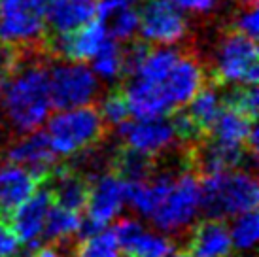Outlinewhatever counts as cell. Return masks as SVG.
<instances>
[{
    "label": "cell",
    "instance_id": "cell-1",
    "mask_svg": "<svg viewBox=\"0 0 259 257\" xmlns=\"http://www.w3.org/2000/svg\"><path fill=\"white\" fill-rule=\"evenodd\" d=\"M125 70L133 76L123 93L133 117L166 115L186 106L204 85L201 63L174 46L133 44L125 50Z\"/></svg>",
    "mask_w": 259,
    "mask_h": 257
},
{
    "label": "cell",
    "instance_id": "cell-2",
    "mask_svg": "<svg viewBox=\"0 0 259 257\" xmlns=\"http://www.w3.org/2000/svg\"><path fill=\"white\" fill-rule=\"evenodd\" d=\"M127 204L157 231L178 235L202 212L201 180L193 172H163L127 182Z\"/></svg>",
    "mask_w": 259,
    "mask_h": 257
},
{
    "label": "cell",
    "instance_id": "cell-3",
    "mask_svg": "<svg viewBox=\"0 0 259 257\" xmlns=\"http://www.w3.org/2000/svg\"><path fill=\"white\" fill-rule=\"evenodd\" d=\"M0 110L17 133L40 131L51 115L50 70L40 63L17 64L0 83Z\"/></svg>",
    "mask_w": 259,
    "mask_h": 257
},
{
    "label": "cell",
    "instance_id": "cell-4",
    "mask_svg": "<svg viewBox=\"0 0 259 257\" xmlns=\"http://www.w3.org/2000/svg\"><path fill=\"white\" fill-rule=\"evenodd\" d=\"M202 212L216 220L235 218L257 208L259 187L252 172L231 168L210 172L201 182Z\"/></svg>",
    "mask_w": 259,
    "mask_h": 257
},
{
    "label": "cell",
    "instance_id": "cell-5",
    "mask_svg": "<svg viewBox=\"0 0 259 257\" xmlns=\"http://www.w3.org/2000/svg\"><path fill=\"white\" fill-rule=\"evenodd\" d=\"M104 121L91 104L59 108L46 121V138L57 157H76L101 140Z\"/></svg>",
    "mask_w": 259,
    "mask_h": 257
},
{
    "label": "cell",
    "instance_id": "cell-6",
    "mask_svg": "<svg viewBox=\"0 0 259 257\" xmlns=\"http://www.w3.org/2000/svg\"><path fill=\"white\" fill-rule=\"evenodd\" d=\"M214 74L225 85H255L259 78V50L255 38L229 32L214 53Z\"/></svg>",
    "mask_w": 259,
    "mask_h": 257
},
{
    "label": "cell",
    "instance_id": "cell-7",
    "mask_svg": "<svg viewBox=\"0 0 259 257\" xmlns=\"http://www.w3.org/2000/svg\"><path fill=\"white\" fill-rule=\"evenodd\" d=\"M127 206V180L114 172L95 174L93 182L87 186L85 220L81 235L99 229L110 227L119 220L123 208Z\"/></svg>",
    "mask_w": 259,
    "mask_h": 257
},
{
    "label": "cell",
    "instance_id": "cell-8",
    "mask_svg": "<svg viewBox=\"0 0 259 257\" xmlns=\"http://www.w3.org/2000/svg\"><path fill=\"white\" fill-rule=\"evenodd\" d=\"M101 91V81L87 63L63 61L50 70V95L55 108L93 104Z\"/></svg>",
    "mask_w": 259,
    "mask_h": 257
},
{
    "label": "cell",
    "instance_id": "cell-9",
    "mask_svg": "<svg viewBox=\"0 0 259 257\" xmlns=\"http://www.w3.org/2000/svg\"><path fill=\"white\" fill-rule=\"evenodd\" d=\"M44 0H0V44L30 46L46 32Z\"/></svg>",
    "mask_w": 259,
    "mask_h": 257
},
{
    "label": "cell",
    "instance_id": "cell-10",
    "mask_svg": "<svg viewBox=\"0 0 259 257\" xmlns=\"http://www.w3.org/2000/svg\"><path fill=\"white\" fill-rule=\"evenodd\" d=\"M187 29V14L170 0H146L138 12V34L151 46H176Z\"/></svg>",
    "mask_w": 259,
    "mask_h": 257
},
{
    "label": "cell",
    "instance_id": "cell-11",
    "mask_svg": "<svg viewBox=\"0 0 259 257\" xmlns=\"http://www.w3.org/2000/svg\"><path fill=\"white\" fill-rule=\"evenodd\" d=\"M123 148L151 159L174 146L176 131L170 119L161 117H133L117 127Z\"/></svg>",
    "mask_w": 259,
    "mask_h": 257
},
{
    "label": "cell",
    "instance_id": "cell-12",
    "mask_svg": "<svg viewBox=\"0 0 259 257\" xmlns=\"http://www.w3.org/2000/svg\"><path fill=\"white\" fill-rule=\"evenodd\" d=\"M114 233L127 257H166L174 251L170 236L157 229L151 231L137 220H117Z\"/></svg>",
    "mask_w": 259,
    "mask_h": 257
},
{
    "label": "cell",
    "instance_id": "cell-13",
    "mask_svg": "<svg viewBox=\"0 0 259 257\" xmlns=\"http://www.w3.org/2000/svg\"><path fill=\"white\" fill-rule=\"evenodd\" d=\"M108 38L110 34L104 23L99 17H95L93 21L85 23L70 32L55 34L51 40V50L65 61L89 63Z\"/></svg>",
    "mask_w": 259,
    "mask_h": 257
},
{
    "label": "cell",
    "instance_id": "cell-14",
    "mask_svg": "<svg viewBox=\"0 0 259 257\" xmlns=\"http://www.w3.org/2000/svg\"><path fill=\"white\" fill-rule=\"evenodd\" d=\"M212 136L210 140L222 144L231 150H240L246 153L255 155L257 150V128L253 123V117L242 114L237 108L225 104L222 114L216 117L208 128Z\"/></svg>",
    "mask_w": 259,
    "mask_h": 257
},
{
    "label": "cell",
    "instance_id": "cell-15",
    "mask_svg": "<svg viewBox=\"0 0 259 257\" xmlns=\"http://www.w3.org/2000/svg\"><path fill=\"white\" fill-rule=\"evenodd\" d=\"M51 204H53V199H51L50 189L38 187L36 193H32L25 202H21L15 210L10 212L12 214L10 225L19 238V242L29 248L42 242L46 220H48Z\"/></svg>",
    "mask_w": 259,
    "mask_h": 257
},
{
    "label": "cell",
    "instance_id": "cell-16",
    "mask_svg": "<svg viewBox=\"0 0 259 257\" xmlns=\"http://www.w3.org/2000/svg\"><path fill=\"white\" fill-rule=\"evenodd\" d=\"M6 159L32 172L36 178H46L55 170L57 155L53 153L50 142L44 133L32 131L23 133L6 150Z\"/></svg>",
    "mask_w": 259,
    "mask_h": 257
},
{
    "label": "cell",
    "instance_id": "cell-17",
    "mask_svg": "<svg viewBox=\"0 0 259 257\" xmlns=\"http://www.w3.org/2000/svg\"><path fill=\"white\" fill-rule=\"evenodd\" d=\"M44 6L48 27L55 34H63L93 21L99 0H44Z\"/></svg>",
    "mask_w": 259,
    "mask_h": 257
},
{
    "label": "cell",
    "instance_id": "cell-18",
    "mask_svg": "<svg viewBox=\"0 0 259 257\" xmlns=\"http://www.w3.org/2000/svg\"><path fill=\"white\" fill-rule=\"evenodd\" d=\"M233 250L229 227L216 218L195 225L187 240L189 257H229Z\"/></svg>",
    "mask_w": 259,
    "mask_h": 257
},
{
    "label": "cell",
    "instance_id": "cell-19",
    "mask_svg": "<svg viewBox=\"0 0 259 257\" xmlns=\"http://www.w3.org/2000/svg\"><path fill=\"white\" fill-rule=\"evenodd\" d=\"M38 180L32 172L15 163L0 164V212L10 214L21 202L38 191Z\"/></svg>",
    "mask_w": 259,
    "mask_h": 257
},
{
    "label": "cell",
    "instance_id": "cell-20",
    "mask_svg": "<svg viewBox=\"0 0 259 257\" xmlns=\"http://www.w3.org/2000/svg\"><path fill=\"white\" fill-rule=\"evenodd\" d=\"M97 17L104 23L110 38L117 42H129L138 34V10L135 6L99 0Z\"/></svg>",
    "mask_w": 259,
    "mask_h": 257
},
{
    "label": "cell",
    "instance_id": "cell-21",
    "mask_svg": "<svg viewBox=\"0 0 259 257\" xmlns=\"http://www.w3.org/2000/svg\"><path fill=\"white\" fill-rule=\"evenodd\" d=\"M51 176V199L53 204L81 212L87 199V184L78 172L70 168H55Z\"/></svg>",
    "mask_w": 259,
    "mask_h": 257
},
{
    "label": "cell",
    "instance_id": "cell-22",
    "mask_svg": "<svg viewBox=\"0 0 259 257\" xmlns=\"http://www.w3.org/2000/svg\"><path fill=\"white\" fill-rule=\"evenodd\" d=\"M186 106V115L193 121L195 127L199 128V133H202V131H208L212 127V123L216 121L218 115L222 114L223 106H225V99L216 87L202 85Z\"/></svg>",
    "mask_w": 259,
    "mask_h": 257
},
{
    "label": "cell",
    "instance_id": "cell-23",
    "mask_svg": "<svg viewBox=\"0 0 259 257\" xmlns=\"http://www.w3.org/2000/svg\"><path fill=\"white\" fill-rule=\"evenodd\" d=\"M81 227H83L81 212L51 204L48 220H46V229H44V240H50L53 244H65L72 240L74 236L81 235Z\"/></svg>",
    "mask_w": 259,
    "mask_h": 257
},
{
    "label": "cell",
    "instance_id": "cell-24",
    "mask_svg": "<svg viewBox=\"0 0 259 257\" xmlns=\"http://www.w3.org/2000/svg\"><path fill=\"white\" fill-rule=\"evenodd\" d=\"M89 63L99 81H106V83L119 79L127 72L125 70V50L114 38H108L102 44V48L95 53V57Z\"/></svg>",
    "mask_w": 259,
    "mask_h": 257
},
{
    "label": "cell",
    "instance_id": "cell-25",
    "mask_svg": "<svg viewBox=\"0 0 259 257\" xmlns=\"http://www.w3.org/2000/svg\"><path fill=\"white\" fill-rule=\"evenodd\" d=\"M246 155H248L246 151L231 150V148H225L222 144H216L210 140L208 144H204L201 150H199L197 163H199V166L206 174H210V172L238 168L246 161Z\"/></svg>",
    "mask_w": 259,
    "mask_h": 257
},
{
    "label": "cell",
    "instance_id": "cell-26",
    "mask_svg": "<svg viewBox=\"0 0 259 257\" xmlns=\"http://www.w3.org/2000/svg\"><path fill=\"white\" fill-rule=\"evenodd\" d=\"M74 257H121L114 229L104 227L83 235L74 250Z\"/></svg>",
    "mask_w": 259,
    "mask_h": 257
},
{
    "label": "cell",
    "instance_id": "cell-27",
    "mask_svg": "<svg viewBox=\"0 0 259 257\" xmlns=\"http://www.w3.org/2000/svg\"><path fill=\"white\" fill-rule=\"evenodd\" d=\"M229 235H231L233 248H237L238 251L253 250L255 244H257V236H259L257 212L250 210V212L235 216L229 227Z\"/></svg>",
    "mask_w": 259,
    "mask_h": 257
},
{
    "label": "cell",
    "instance_id": "cell-28",
    "mask_svg": "<svg viewBox=\"0 0 259 257\" xmlns=\"http://www.w3.org/2000/svg\"><path fill=\"white\" fill-rule=\"evenodd\" d=\"M99 114H101L104 125L119 127L121 123H125L131 115L125 95L119 91H112V93L104 95L101 100V106H99Z\"/></svg>",
    "mask_w": 259,
    "mask_h": 257
},
{
    "label": "cell",
    "instance_id": "cell-29",
    "mask_svg": "<svg viewBox=\"0 0 259 257\" xmlns=\"http://www.w3.org/2000/svg\"><path fill=\"white\" fill-rule=\"evenodd\" d=\"M117 174L127 182L148 178L150 176V159L129 150L121 151V155L117 157Z\"/></svg>",
    "mask_w": 259,
    "mask_h": 257
},
{
    "label": "cell",
    "instance_id": "cell-30",
    "mask_svg": "<svg viewBox=\"0 0 259 257\" xmlns=\"http://www.w3.org/2000/svg\"><path fill=\"white\" fill-rule=\"evenodd\" d=\"M227 104L233 108L240 110L242 114L250 115V117H255L257 114V106H259V95L255 85H242V87H235V91L227 99Z\"/></svg>",
    "mask_w": 259,
    "mask_h": 257
},
{
    "label": "cell",
    "instance_id": "cell-31",
    "mask_svg": "<svg viewBox=\"0 0 259 257\" xmlns=\"http://www.w3.org/2000/svg\"><path fill=\"white\" fill-rule=\"evenodd\" d=\"M235 32L248 36V38H257L259 34V14L257 8L252 4H246L237 15H235Z\"/></svg>",
    "mask_w": 259,
    "mask_h": 257
},
{
    "label": "cell",
    "instance_id": "cell-32",
    "mask_svg": "<svg viewBox=\"0 0 259 257\" xmlns=\"http://www.w3.org/2000/svg\"><path fill=\"white\" fill-rule=\"evenodd\" d=\"M19 238L14 233L10 222L0 218V257H17L19 255Z\"/></svg>",
    "mask_w": 259,
    "mask_h": 257
},
{
    "label": "cell",
    "instance_id": "cell-33",
    "mask_svg": "<svg viewBox=\"0 0 259 257\" xmlns=\"http://www.w3.org/2000/svg\"><path fill=\"white\" fill-rule=\"evenodd\" d=\"M172 4L180 8L182 12L191 15H208L216 12L222 0H170Z\"/></svg>",
    "mask_w": 259,
    "mask_h": 257
},
{
    "label": "cell",
    "instance_id": "cell-34",
    "mask_svg": "<svg viewBox=\"0 0 259 257\" xmlns=\"http://www.w3.org/2000/svg\"><path fill=\"white\" fill-rule=\"evenodd\" d=\"M15 66H17V53H15V48H10V46H4L0 44V83L12 74Z\"/></svg>",
    "mask_w": 259,
    "mask_h": 257
},
{
    "label": "cell",
    "instance_id": "cell-35",
    "mask_svg": "<svg viewBox=\"0 0 259 257\" xmlns=\"http://www.w3.org/2000/svg\"><path fill=\"white\" fill-rule=\"evenodd\" d=\"M34 257H66V255L59 250L55 244H51V246H44V248H40V250L34 253Z\"/></svg>",
    "mask_w": 259,
    "mask_h": 257
},
{
    "label": "cell",
    "instance_id": "cell-36",
    "mask_svg": "<svg viewBox=\"0 0 259 257\" xmlns=\"http://www.w3.org/2000/svg\"><path fill=\"white\" fill-rule=\"evenodd\" d=\"M115 4H127V6H135L138 0H112Z\"/></svg>",
    "mask_w": 259,
    "mask_h": 257
},
{
    "label": "cell",
    "instance_id": "cell-37",
    "mask_svg": "<svg viewBox=\"0 0 259 257\" xmlns=\"http://www.w3.org/2000/svg\"><path fill=\"white\" fill-rule=\"evenodd\" d=\"M166 257H189V255H187V253H174L172 251L170 255H166Z\"/></svg>",
    "mask_w": 259,
    "mask_h": 257
}]
</instances>
